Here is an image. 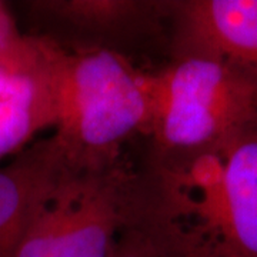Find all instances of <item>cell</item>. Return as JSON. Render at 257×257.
Returning <instances> with one entry per match:
<instances>
[{
	"label": "cell",
	"mask_w": 257,
	"mask_h": 257,
	"mask_svg": "<svg viewBox=\"0 0 257 257\" xmlns=\"http://www.w3.org/2000/svg\"><path fill=\"white\" fill-rule=\"evenodd\" d=\"M138 220L173 257H257V126L204 149L153 155Z\"/></svg>",
	"instance_id": "obj_1"
},
{
	"label": "cell",
	"mask_w": 257,
	"mask_h": 257,
	"mask_svg": "<svg viewBox=\"0 0 257 257\" xmlns=\"http://www.w3.org/2000/svg\"><path fill=\"white\" fill-rule=\"evenodd\" d=\"M50 43L56 119L49 143L70 170L117 165L121 145L146 127L149 104L142 72L109 49L70 53L53 39Z\"/></svg>",
	"instance_id": "obj_2"
},
{
	"label": "cell",
	"mask_w": 257,
	"mask_h": 257,
	"mask_svg": "<svg viewBox=\"0 0 257 257\" xmlns=\"http://www.w3.org/2000/svg\"><path fill=\"white\" fill-rule=\"evenodd\" d=\"M155 155L213 146L257 126V86L204 56H182L153 73L142 72Z\"/></svg>",
	"instance_id": "obj_3"
},
{
	"label": "cell",
	"mask_w": 257,
	"mask_h": 257,
	"mask_svg": "<svg viewBox=\"0 0 257 257\" xmlns=\"http://www.w3.org/2000/svg\"><path fill=\"white\" fill-rule=\"evenodd\" d=\"M140 177L117 165L100 170L63 166L12 257H107L138 220Z\"/></svg>",
	"instance_id": "obj_4"
},
{
	"label": "cell",
	"mask_w": 257,
	"mask_h": 257,
	"mask_svg": "<svg viewBox=\"0 0 257 257\" xmlns=\"http://www.w3.org/2000/svg\"><path fill=\"white\" fill-rule=\"evenodd\" d=\"M176 57L204 56L257 86V0L173 2Z\"/></svg>",
	"instance_id": "obj_5"
},
{
	"label": "cell",
	"mask_w": 257,
	"mask_h": 257,
	"mask_svg": "<svg viewBox=\"0 0 257 257\" xmlns=\"http://www.w3.org/2000/svg\"><path fill=\"white\" fill-rule=\"evenodd\" d=\"M62 169L49 140L23 150L0 169V257H12Z\"/></svg>",
	"instance_id": "obj_6"
},
{
	"label": "cell",
	"mask_w": 257,
	"mask_h": 257,
	"mask_svg": "<svg viewBox=\"0 0 257 257\" xmlns=\"http://www.w3.org/2000/svg\"><path fill=\"white\" fill-rule=\"evenodd\" d=\"M47 40L43 67L16 70L0 66V159L19 150L40 128L55 124L50 39Z\"/></svg>",
	"instance_id": "obj_7"
},
{
	"label": "cell",
	"mask_w": 257,
	"mask_h": 257,
	"mask_svg": "<svg viewBox=\"0 0 257 257\" xmlns=\"http://www.w3.org/2000/svg\"><path fill=\"white\" fill-rule=\"evenodd\" d=\"M23 5L35 20L100 37L145 28L170 8L165 2L135 0H42Z\"/></svg>",
	"instance_id": "obj_8"
},
{
	"label": "cell",
	"mask_w": 257,
	"mask_h": 257,
	"mask_svg": "<svg viewBox=\"0 0 257 257\" xmlns=\"http://www.w3.org/2000/svg\"><path fill=\"white\" fill-rule=\"evenodd\" d=\"M45 62V39L22 35L10 9L0 2V66L16 70H36Z\"/></svg>",
	"instance_id": "obj_9"
},
{
	"label": "cell",
	"mask_w": 257,
	"mask_h": 257,
	"mask_svg": "<svg viewBox=\"0 0 257 257\" xmlns=\"http://www.w3.org/2000/svg\"><path fill=\"white\" fill-rule=\"evenodd\" d=\"M107 257H173L156 236L139 220L124 227Z\"/></svg>",
	"instance_id": "obj_10"
}]
</instances>
